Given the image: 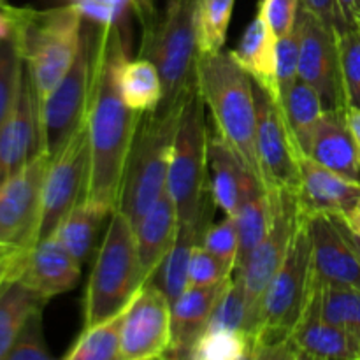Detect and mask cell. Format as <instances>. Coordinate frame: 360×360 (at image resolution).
I'll list each match as a JSON object with an SVG mask.
<instances>
[{
	"label": "cell",
	"mask_w": 360,
	"mask_h": 360,
	"mask_svg": "<svg viewBox=\"0 0 360 360\" xmlns=\"http://www.w3.org/2000/svg\"><path fill=\"white\" fill-rule=\"evenodd\" d=\"M109 217H111V213H108V211L101 210L94 204H88L86 200H81L60 221L55 236L81 264H84L90 257L91 250H94L98 229Z\"/></svg>",
	"instance_id": "29"
},
{
	"label": "cell",
	"mask_w": 360,
	"mask_h": 360,
	"mask_svg": "<svg viewBox=\"0 0 360 360\" xmlns=\"http://www.w3.org/2000/svg\"><path fill=\"white\" fill-rule=\"evenodd\" d=\"M250 340L245 330L207 326L192 345L188 359L195 360H241L250 359Z\"/></svg>",
	"instance_id": "36"
},
{
	"label": "cell",
	"mask_w": 360,
	"mask_h": 360,
	"mask_svg": "<svg viewBox=\"0 0 360 360\" xmlns=\"http://www.w3.org/2000/svg\"><path fill=\"white\" fill-rule=\"evenodd\" d=\"M146 283L137 248L136 229L116 210L95 255L83 299V327L102 322L127 308Z\"/></svg>",
	"instance_id": "6"
},
{
	"label": "cell",
	"mask_w": 360,
	"mask_h": 360,
	"mask_svg": "<svg viewBox=\"0 0 360 360\" xmlns=\"http://www.w3.org/2000/svg\"><path fill=\"white\" fill-rule=\"evenodd\" d=\"M308 157L350 179H360V153L347 122V111H327L320 122Z\"/></svg>",
	"instance_id": "25"
},
{
	"label": "cell",
	"mask_w": 360,
	"mask_h": 360,
	"mask_svg": "<svg viewBox=\"0 0 360 360\" xmlns=\"http://www.w3.org/2000/svg\"><path fill=\"white\" fill-rule=\"evenodd\" d=\"M125 311V309H123ZM123 311L83 327L79 338L63 355L65 360H120V334Z\"/></svg>",
	"instance_id": "32"
},
{
	"label": "cell",
	"mask_w": 360,
	"mask_h": 360,
	"mask_svg": "<svg viewBox=\"0 0 360 360\" xmlns=\"http://www.w3.org/2000/svg\"><path fill=\"white\" fill-rule=\"evenodd\" d=\"M341 217L345 218V221H347L348 225H350L354 231L360 232V199L357 200V204L354 206V210L350 211V213L347 214H341Z\"/></svg>",
	"instance_id": "50"
},
{
	"label": "cell",
	"mask_w": 360,
	"mask_h": 360,
	"mask_svg": "<svg viewBox=\"0 0 360 360\" xmlns=\"http://www.w3.org/2000/svg\"><path fill=\"white\" fill-rule=\"evenodd\" d=\"M79 7L84 20L97 25L120 23L125 13H134L143 27V34L150 32L158 21L155 0H69Z\"/></svg>",
	"instance_id": "35"
},
{
	"label": "cell",
	"mask_w": 360,
	"mask_h": 360,
	"mask_svg": "<svg viewBox=\"0 0 360 360\" xmlns=\"http://www.w3.org/2000/svg\"><path fill=\"white\" fill-rule=\"evenodd\" d=\"M236 271L221 262L217 255L206 250L202 243H197L192 250L188 264V278H186V288L210 287L220 281L227 280Z\"/></svg>",
	"instance_id": "39"
},
{
	"label": "cell",
	"mask_w": 360,
	"mask_h": 360,
	"mask_svg": "<svg viewBox=\"0 0 360 360\" xmlns=\"http://www.w3.org/2000/svg\"><path fill=\"white\" fill-rule=\"evenodd\" d=\"M315 288L309 217L297 206L294 234L264 297L259 323L250 343V359H283L285 345L304 315Z\"/></svg>",
	"instance_id": "3"
},
{
	"label": "cell",
	"mask_w": 360,
	"mask_h": 360,
	"mask_svg": "<svg viewBox=\"0 0 360 360\" xmlns=\"http://www.w3.org/2000/svg\"><path fill=\"white\" fill-rule=\"evenodd\" d=\"M283 359L357 360L360 343L347 330L322 319L319 311V281L304 315L292 330L283 348Z\"/></svg>",
	"instance_id": "18"
},
{
	"label": "cell",
	"mask_w": 360,
	"mask_h": 360,
	"mask_svg": "<svg viewBox=\"0 0 360 360\" xmlns=\"http://www.w3.org/2000/svg\"><path fill=\"white\" fill-rule=\"evenodd\" d=\"M23 253H25V250H21V252H18L16 255L9 257V259L0 260V288H2L9 280L16 278Z\"/></svg>",
	"instance_id": "46"
},
{
	"label": "cell",
	"mask_w": 360,
	"mask_h": 360,
	"mask_svg": "<svg viewBox=\"0 0 360 360\" xmlns=\"http://www.w3.org/2000/svg\"><path fill=\"white\" fill-rule=\"evenodd\" d=\"M276 44L278 37L267 23L266 14L260 7L246 27L241 42L232 49V56L250 74L253 81L281 104V91L276 74Z\"/></svg>",
	"instance_id": "22"
},
{
	"label": "cell",
	"mask_w": 360,
	"mask_h": 360,
	"mask_svg": "<svg viewBox=\"0 0 360 360\" xmlns=\"http://www.w3.org/2000/svg\"><path fill=\"white\" fill-rule=\"evenodd\" d=\"M207 227H210V220L202 221L199 225H179L174 246L171 248L169 255L165 257L164 264H162L157 273V276H160V281L155 280L160 285L162 290L167 294L171 302H174L186 290L190 255H192L193 246L200 243L204 231Z\"/></svg>",
	"instance_id": "30"
},
{
	"label": "cell",
	"mask_w": 360,
	"mask_h": 360,
	"mask_svg": "<svg viewBox=\"0 0 360 360\" xmlns=\"http://www.w3.org/2000/svg\"><path fill=\"white\" fill-rule=\"evenodd\" d=\"M333 217L336 218V221H338V225H340L341 232H343V236L347 238V241L350 243V246L355 250V253H357L359 259H360V232L354 231V229H352L350 225L345 221V218L341 217V214H333Z\"/></svg>",
	"instance_id": "47"
},
{
	"label": "cell",
	"mask_w": 360,
	"mask_h": 360,
	"mask_svg": "<svg viewBox=\"0 0 360 360\" xmlns=\"http://www.w3.org/2000/svg\"><path fill=\"white\" fill-rule=\"evenodd\" d=\"M297 21L301 28L299 79L315 88L326 111H347L336 32L308 13L302 4Z\"/></svg>",
	"instance_id": "14"
},
{
	"label": "cell",
	"mask_w": 360,
	"mask_h": 360,
	"mask_svg": "<svg viewBox=\"0 0 360 360\" xmlns=\"http://www.w3.org/2000/svg\"><path fill=\"white\" fill-rule=\"evenodd\" d=\"M4 4H7L6 0H0V6H4Z\"/></svg>",
	"instance_id": "53"
},
{
	"label": "cell",
	"mask_w": 360,
	"mask_h": 360,
	"mask_svg": "<svg viewBox=\"0 0 360 360\" xmlns=\"http://www.w3.org/2000/svg\"><path fill=\"white\" fill-rule=\"evenodd\" d=\"M299 51H301V28L295 21L294 28L283 37H278L276 44V74L281 98L299 79Z\"/></svg>",
	"instance_id": "41"
},
{
	"label": "cell",
	"mask_w": 360,
	"mask_h": 360,
	"mask_svg": "<svg viewBox=\"0 0 360 360\" xmlns=\"http://www.w3.org/2000/svg\"><path fill=\"white\" fill-rule=\"evenodd\" d=\"M44 309V308H42ZM42 309H37L18 334L6 360H49L51 354L42 334Z\"/></svg>",
	"instance_id": "42"
},
{
	"label": "cell",
	"mask_w": 360,
	"mask_h": 360,
	"mask_svg": "<svg viewBox=\"0 0 360 360\" xmlns=\"http://www.w3.org/2000/svg\"><path fill=\"white\" fill-rule=\"evenodd\" d=\"M195 83L211 112L214 134L264 186L257 150L255 81L231 51L221 49L197 56Z\"/></svg>",
	"instance_id": "2"
},
{
	"label": "cell",
	"mask_w": 360,
	"mask_h": 360,
	"mask_svg": "<svg viewBox=\"0 0 360 360\" xmlns=\"http://www.w3.org/2000/svg\"><path fill=\"white\" fill-rule=\"evenodd\" d=\"M319 311L323 320L347 330L360 343V290L319 281Z\"/></svg>",
	"instance_id": "33"
},
{
	"label": "cell",
	"mask_w": 360,
	"mask_h": 360,
	"mask_svg": "<svg viewBox=\"0 0 360 360\" xmlns=\"http://www.w3.org/2000/svg\"><path fill=\"white\" fill-rule=\"evenodd\" d=\"M301 4L308 13H311L315 18H319L322 23H326L327 27L333 28L336 34L338 32L345 30V28H348L343 16H341L338 0H301Z\"/></svg>",
	"instance_id": "44"
},
{
	"label": "cell",
	"mask_w": 360,
	"mask_h": 360,
	"mask_svg": "<svg viewBox=\"0 0 360 360\" xmlns=\"http://www.w3.org/2000/svg\"><path fill=\"white\" fill-rule=\"evenodd\" d=\"M188 94L176 101H162L153 111L143 112L137 123L118 206L134 227L167 190L176 130Z\"/></svg>",
	"instance_id": "4"
},
{
	"label": "cell",
	"mask_w": 360,
	"mask_h": 360,
	"mask_svg": "<svg viewBox=\"0 0 360 360\" xmlns=\"http://www.w3.org/2000/svg\"><path fill=\"white\" fill-rule=\"evenodd\" d=\"M21 250H27V248H20V246L6 245V243H0V260L9 259V257L16 255V253L21 252Z\"/></svg>",
	"instance_id": "51"
},
{
	"label": "cell",
	"mask_w": 360,
	"mask_h": 360,
	"mask_svg": "<svg viewBox=\"0 0 360 360\" xmlns=\"http://www.w3.org/2000/svg\"><path fill=\"white\" fill-rule=\"evenodd\" d=\"M234 274L210 287L186 288L172 302V347L169 357L188 359V352L197 338L204 333L214 309L231 287Z\"/></svg>",
	"instance_id": "21"
},
{
	"label": "cell",
	"mask_w": 360,
	"mask_h": 360,
	"mask_svg": "<svg viewBox=\"0 0 360 360\" xmlns=\"http://www.w3.org/2000/svg\"><path fill=\"white\" fill-rule=\"evenodd\" d=\"M281 108L299 150L308 157L313 136L327 112L322 98L315 88L302 79H297L281 98Z\"/></svg>",
	"instance_id": "28"
},
{
	"label": "cell",
	"mask_w": 360,
	"mask_h": 360,
	"mask_svg": "<svg viewBox=\"0 0 360 360\" xmlns=\"http://www.w3.org/2000/svg\"><path fill=\"white\" fill-rule=\"evenodd\" d=\"M48 302L18 278L0 288V360H6L27 320Z\"/></svg>",
	"instance_id": "26"
},
{
	"label": "cell",
	"mask_w": 360,
	"mask_h": 360,
	"mask_svg": "<svg viewBox=\"0 0 360 360\" xmlns=\"http://www.w3.org/2000/svg\"><path fill=\"white\" fill-rule=\"evenodd\" d=\"M355 18H357V25L360 27V0L357 2V13H355Z\"/></svg>",
	"instance_id": "52"
},
{
	"label": "cell",
	"mask_w": 360,
	"mask_h": 360,
	"mask_svg": "<svg viewBox=\"0 0 360 360\" xmlns=\"http://www.w3.org/2000/svg\"><path fill=\"white\" fill-rule=\"evenodd\" d=\"M257 95V150L264 176V188L269 193L297 195L299 160L306 157L290 132L281 104L255 83Z\"/></svg>",
	"instance_id": "13"
},
{
	"label": "cell",
	"mask_w": 360,
	"mask_h": 360,
	"mask_svg": "<svg viewBox=\"0 0 360 360\" xmlns=\"http://www.w3.org/2000/svg\"><path fill=\"white\" fill-rule=\"evenodd\" d=\"M202 246L217 255L221 262L227 264L232 269H238V253H239V232L234 217H225V220L210 225L204 231Z\"/></svg>",
	"instance_id": "40"
},
{
	"label": "cell",
	"mask_w": 360,
	"mask_h": 360,
	"mask_svg": "<svg viewBox=\"0 0 360 360\" xmlns=\"http://www.w3.org/2000/svg\"><path fill=\"white\" fill-rule=\"evenodd\" d=\"M125 58L120 23H95L86 109L90 169L83 200L111 214L120 206L127 158L141 120V112L132 111L120 94L118 72Z\"/></svg>",
	"instance_id": "1"
},
{
	"label": "cell",
	"mask_w": 360,
	"mask_h": 360,
	"mask_svg": "<svg viewBox=\"0 0 360 360\" xmlns=\"http://www.w3.org/2000/svg\"><path fill=\"white\" fill-rule=\"evenodd\" d=\"M297 206L306 214H347L360 199V179H350L309 157L299 160Z\"/></svg>",
	"instance_id": "20"
},
{
	"label": "cell",
	"mask_w": 360,
	"mask_h": 360,
	"mask_svg": "<svg viewBox=\"0 0 360 360\" xmlns=\"http://www.w3.org/2000/svg\"><path fill=\"white\" fill-rule=\"evenodd\" d=\"M25 62L16 37L0 39V127L18 97Z\"/></svg>",
	"instance_id": "38"
},
{
	"label": "cell",
	"mask_w": 360,
	"mask_h": 360,
	"mask_svg": "<svg viewBox=\"0 0 360 360\" xmlns=\"http://www.w3.org/2000/svg\"><path fill=\"white\" fill-rule=\"evenodd\" d=\"M21 56L34 81L39 104L58 84L79 51L84 16L76 4L53 9L14 7Z\"/></svg>",
	"instance_id": "5"
},
{
	"label": "cell",
	"mask_w": 360,
	"mask_h": 360,
	"mask_svg": "<svg viewBox=\"0 0 360 360\" xmlns=\"http://www.w3.org/2000/svg\"><path fill=\"white\" fill-rule=\"evenodd\" d=\"M42 151L41 104L27 65L13 109L0 127V185Z\"/></svg>",
	"instance_id": "16"
},
{
	"label": "cell",
	"mask_w": 360,
	"mask_h": 360,
	"mask_svg": "<svg viewBox=\"0 0 360 360\" xmlns=\"http://www.w3.org/2000/svg\"><path fill=\"white\" fill-rule=\"evenodd\" d=\"M134 229L144 278L146 281L153 280L174 246L179 231L178 211L167 190Z\"/></svg>",
	"instance_id": "24"
},
{
	"label": "cell",
	"mask_w": 360,
	"mask_h": 360,
	"mask_svg": "<svg viewBox=\"0 0 360 360\" xmlns=\"http://www.w3.org/2000/svg\"><path fill=\"white\" fill-rule=\"evenodd\" d=\"M49 160L51 157L41 151L0 185V243L27 250L35 245Z\"/></svg>",
	"instance_id": "15"
},
{
	"label": "cell",
	"mask_w": 360,
	"mask_h": 360,
	"mask_svg": "<svg viewBox=\"0 0 360 360\" xmlns=\"http://www.w3.org/2000/svg\"><path fill=\"white\" fill-rule=\"evenodd\" d=\"M210 169L211 197L225 217H236L246 197L264 188L217 134L210 137Z\"/></svg>",
	"instance_id": "23"
},
{
	"label": "cell",
	"mask_w": 360,
	"mask_h": 360,
	"mask_svg": "<svg viewBox=\"0 0 360 360\" xmlns=\"http://www.w3.org/2000/svg\"><path fill=\"white\" fill-rule=\"evenodd\" d=\"M236 0H195V34L199 55L224 49Z\"/></svg>",
	"instance_id": "34"
},
{
	"label": "cell",
	"mask_w": 360,
	"mask_h": 360,
	"mask_svg": "<svg viewBox=\"0 0 360 360\" xmlns=\"http://www.w3.org/2000/svg\"><path fill=\"white\" fill-rule=\"evenodd\" d=\"M236 224L239 232V253L238 269L248 259L250 253L257 248L260 241L266 238L273 225L274 218V199L266 188H259L246 197L241 210L236 214Z\"/></svg>",
	"instance_id": "31"
},
{
	"label": "cell",
	"mask_w": 360,
	"mask_h": 360,
	"mask_svg": "<svg viewBox=\"0 0 360 360\" xmlns=\"http://www.w3.org/2000/svg\"><path fill=\"white\" fill-rule=\"evenodd\" d=\"M81 266L83 264L53 234L25 250L16 278L49 301L76 287Z\"/></svg>",
	"instance_id": "17"
},
{
	"label": "cell",
	"mask_w": 360,
	"mask_h": 360,
	"mask_svg": "<svg viewBox=\"0 0 360 360\" xmlns=\"http://www.w3.org/2000/svg\"><path fill=\"white\" fill-rule=\"evenodd\" d=\"M16 20H14V6L4 4L0 6V39L14 37Z\"/></svg>",
	"instance_id": "45"
},
{
	"label": "cell",
	"mask_w": 360,
	"mask_h": 360,
	"mask_svg": "<svg viewBox=\"0 0 360 360\" xmlns=\"http://www.w3.org/2000/svg\"><path fill=\"white\" fill-rule=\"evenodd\" d=\"M118 86L122 98L132 111H153L164 98L160 72L151 60L144 56L125 58L120 65Z\"/></svg>",
	"instance_id": "27"
},
{
	"label": "cell",
	"mask_w": 360,
	"mask_h": 360,
	"mask_svg": "<svg viewBox=\"0 0 360 360\" xmlns=\"http://www.w3.org/2000/svg\"><path fill=\"white\" fill-rule=\"evenodd\" d=\"M313 246V271L320 283L360 290V259L333 214H308Z\"/></svg>",
	"instance_id": "19"
},
{
	"label": "cell",
	"mask_w": 360,
	"mask_h": 360,
	"mask_svg": "<svg viewBox=\"0 0 360 360\" xmlns=\"http://www.w3.org/2000/svg\"><path fill=\"white\" fill-rule=\"evenodd\" d=\"M259 7L266 14L267 23L276 37H283L297 21L301 0H259Z\"/></svg>",
	"instance_id": "43"
},
{
	"label": "cell",
	"mask_w": 360,
	"mask_h": 360,
	"mask_svg": "<svg viewBox=\"0 0 360 360\" xmlns=\"http://www.w3.org/2000/svg\"><path fill=\"white\" fill-rule=\"evenodd\" d=\"M347 122L350 127L352 134L355 137V143H357L359 153H360V109H347Z\"/></svg>",
	"instance_id": "49"
},
{
	"label": "cell",
	"mask_w": 360,
	"mask_h": 360,
	"mask_svg": "<svg viewBox=\"0 0 360 360\" xmlns=\"http://www.w3.org/2000/svg\"><path fill=\"white\" fill-rule=\"evenodd\" d=\"M139 56L151 60L164 84L162 101L183 98L195 84V0H167L155 27L143 34Z\"/></svg>",
	"instance_id": "8"
},
{
	"label": "cell",
	"mask_w": 360,
	"mask_h": 360,
	"mask_svg": "<svg viewBox=\"0 0 360 360\" xmlns=\"http://www.w3.org/2000/svg\"><path fill=\"white\" fill-rule=\"evenodd\" d=\"M94 28L95 23L84 20L83 39L72 65L41 102L42 151L49 157L65 144L86 116L94 62Z\"/></svg>",
	"instance_id": "9"
},
{
	"label": "cell",
	"mask_w": 360,
	"mask_h": 360,
	"mask_svg": "<svg viewBox=\"0 0 360 360\" xmlns=\"http://www.w3.org/2000/svg\"><path fill=\"white\" fill-rule=\"evenodd\" d=\"M271 195L274 199L273 225L266 238L241 264V267L236 269L241 278L243 292H245V333L250 343L259 323L266 292L287 255L295 221H297V195L295 193H271Z\"/></svg>",
	"instance_id": "10"
},
{
	"label": "cell",
	"mask_w": 360,
	"mask_h": 360,
	"mask_svg": "<svg viewBox=\"0 0 360 360\" xmlns=\"http://www.w3.org/2000/svg\"><path fill=\"white\" fill-rule=\"evenodd\" d=\"M336 37L347 109H360V27L345 28Z\"/></svg>",
	"instance_id": "37"
},
{
	"label": "cell",
	"mask_w": 360,
	"mask_h": 360,
	"mask_svg": "<svg viewBox=\"0 0 360 360\" xmlns=\"http://www.w3.org/2000/svg\"><path fill=\"white\" fill-rule=\"evenodd\" d=\"M357 2L359 0H338L341 16H343L345 23H347L348 27H357V18H355V13H357Z\"/></svg>",
	"instance_id": "48"
},
{
	"label": "cell",
	"mask_w": 360,
	"mask_h": 360,
	"mask_svg": "<svg viewBox=\"0 0 360 360\" xmlns=\"http://www.w3.org/2000/svg\"><path fill=\"white\" fill-rule=\"evenodd\" d=\"M210 137L206 104L195 83L179 118L167 176L179 225H199L210 218Z\"/></svg>",
	"instance_id": "7"
},
{
	"label": "cell",
	"mask_w": 360,
	"mask_h": 360,
	"mask_svg": "<svg viewBox=\"0 0 360 360\" xmlns=\"http://www.w3.org/2000/svg\"><path fill=\"white\" fill-rule=\"evenodd\" d=\"M90 169L86 116L62 148L51 157L42 185L41 217L35 243L55 234L60 221L84 199Z\"/></svg>",
	"instance_id": "11"
},
{
	"label": "cell",
	"mask_w": 360,
	"mask_h": 360,
	"mask_svg": "<svg viewBox=\"0 0 360 360\" xmlns=\"http://www.w3.org/2000/svg\"><path fill=\"white\" fill-rule=\"evenodd\" d=\"M172 347V302L148 280L127 304L120 334V360L165 359Z\"/></svg>",
	"instance_id": "12"
}]
</instances>
